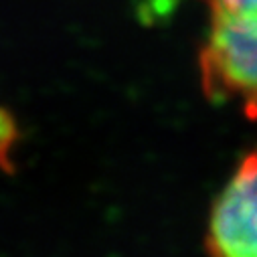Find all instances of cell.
<instances>
[{"label":"cell","instance_id":"7a4b0ae2","mask_svg":"<svg viewBox=\"0 0 257 257\" xmlns=\"http://www.w3.org/2000/svg\"><path fill=\"white\" fill-rule=\"evenodd\" d=\"M211 257H257V152L247 154L217 197L209 227Z\"/></svg>","mask_w":257,"mask_h":257},{"label":"cell","instance_id":"6da1fadb","mask_svg":"<svg viewBox=\"0 0 257 257\" xmlns=\"http://www.w3.org/2000/svg\"><path fill=\"white\" fill-rule=\"evenodd\" d=\"M209 33L201 49V83L211 101L237 103L257 117V0H203Z\"/></svg>","mask_w":257,"mask_h":257},{"label":"cell","instance_id":"3957f363","mask_svg":"<svg viewBox=\"0 0 257 257\" xmlns=\"http://www.w3.org/2000/svg\"><path fill=\"white\" fill-rule=\"evenodd\" d=\"M19 140V125L11 111L0 109V168L5 172H13L11 164V148Z\"/></svg>","mask_w":257,"mask_h":257}]
</instances>
